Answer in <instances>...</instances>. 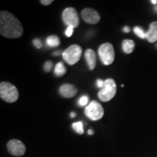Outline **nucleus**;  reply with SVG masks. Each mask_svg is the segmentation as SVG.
Returning a JSON list of instances; mask_svg holds the SVG:
<instances>
[{
  "label": "nucleus",
  "mask_w": 157,
  "mask_h": 157,
  "mask_svg": "<svg viewBox=\"0 0 157 157\" xmlns=\"http://www.w3.org/2000/svg\"><path fill=\"white\" fill-rule=\"evenodd\" d=\"M40 2L42 3L43 5H50V4L53 2V0H41Z\"/></svg>",
  "instance_id": "nucleus-22"
},
{
  "label": "nucleus",
  "mask_w": 157,
  "mask_h": 157,
  "mask_svg": "<svg viewBox=\"0 0 157 157\" xmlns=\"http://www.w3.org/2000/svg\"><path fill=\"white\" fill-rule=\"evenodd\" d=\"M84 113L93 121H98L103 117V108L99 102L93 101L85 108Z\"/></svg>",
  "instance_id": "nucleus-6"
},
{
  "label": "nucleus",
  "mask_w": 157,
  "mask_h": 157,
  "mask_svg": "<svg viewBox=\"0 0 157 157\" xmlns=\"http://www.w3.org/2000/svg\"><path fill=\"white\" fill-rule=\"evenodd\" d=\"M72 128L75 130L76 132L78 134H83L84 129H83V124L82 121H77V122H74L72 124Z\"/></svg>",
  "instance_id": "nucleus-16"
},
{
  "label": "nucleus",
  "mask_w": 157,
  "mask_h": 157,
  "mask_svg": "<svg viewBox=\"0 0 157 157\" xmlns=\"http://www.w3.org/2000/svg\"><path fill=\"white\" fill-rule=\"evenodd\" d=\"M98 55H99L102 63L105 66L111 65L114 61V48L111 43L102 44L98 49Z\"/></svg>",
  "instance_id": "nucleus-4"
},
{
  "label": "nucleus",
  "mask_w": 157,
  "mask_h": 157,
  "mask_svg": "<svg viewBox=\"0 0 157 157\" xmlns=\"http://www.w3.org/2000/svg\"><path fill=\"white\" fill-rule=\"evenodd\" d=\"M123 31H124V32H126V33H128V32H129V31H130V29H129L128 26H125L124 28L123 29Z\"/></svg>",
  "instance_id": "nucleus-24"
},
{
  "label": "nucleus",
  "mask_w": 157,
  "mask_h": 157,
  "mask_svg": "<svg viewBox=\"0 0 157 157\" xmlns=\"http://www.w3.org/2000/svg\"><path fill=\"white\" fill-rule=\"evenodd\" d=\"M82 54V49L79 45L73 44L63 52V58L69 65H74L80 60Z\"/></svg>",
  "instance_id": "nucleus-5"
},
{
  "label": "nucleus",
  "mask_w": 157,
  "mask_h": 157,
  "mask_svg": "<svg viewBox=\"0 0 157 157\" xmlns=\"http://www.w3.org/2000/svg\"><path fill=\"white\" fill-rule=\"evenodd\" d=\"M82 17L86 23L96 24L101 20V16L97 11L93 8H85L82 11Z\"/></svg>",
  "instance_id": "nucleus-9"
},
{
  "label": "nucleus",
  "mask_w": 157,
  "mask_h": 157,
  "mask_svg": "<svg viewBox=\"0 0 157 157\" xmlns=\"http://www.w3.org/2000/svg\"><path fill=\"white\" fill-rule=\"evenodd\" d=\"M134 33L137 35V36H139L141 39H146V33L144 32V31L139 26H135L133 29Z\"/></svg>",
  "instance_id": "nucleus-17"
},
{
  "label": "nucleus",
  "mask_w": 157,
  "mask_h": 157,
  "mask_svg": "<svg viewBox=\"0 0 157 157\" xmlns=\"http://www.w3.org/2000/svg\"><path fill=\"white\" fill-rule=\"evenodd\" d=\"M7 150L10 154L13 156H21L25 154V146L21 140L13 139L10 140L7 145Z\"/></svg>",
  "instance_id": "nucleus-8"
},
{
  "label": "nucleus",
  "mask_w": 157,
  "mask_h": 157,
  "mask_svg": "<svg viewBox=\"0 0 157 157\" xmlns=\"http://www.w3.org/2000/svg\"><path fill=\"white\" fill-rule=\"evenodd\" d=\"M135 42L131 39H125L122 42V48L124 52L127 54L132 53L135 48Z\"/></svg>",
  "instance_id": "nucleus-13"
},
{
  "label": "nucleus",
  "mask_w": 157,
  "mask_h": 157,
  "mask_svg": "<svg viewBox=\"0 0 157 157\" xmlns=\"http://www.w3.org/2000/svg\"><path fill=\"white\" fill-rule=\"evenodd\" d=\"M88 134H89V135H93L94 132H93V129H89V130H88Z\"/></svg>",
  "instance_id": "nucleus-25"
},
{
  "label": "nucleus",
  "mask_w": 157,
  "mask_h": 157,
  "mask_svg": "<svg viewBox=\"0 0 157 157\" xmlns=\"http://www.w3.org/2000/svg\"><path fill=\"white\" fill-rule=\"evenodd\" d=\"M33 44H34V46L36 47V48H38V49H40L41 48H42V42H41V41L39 40V39H34V40H33Z\"/></svg>",
  "instance_id": "nucleus-20"
},
{
  "label": "nucleus",
  "mask_w": 157,
  "mask_h": 157,
  "mask_svg": "<svg viewBox=\"0 0 157 157\" xmlns=\"http://www.w3.org/2000/svg\"><path fill=\"white\" fill-rule=\"evenodd\" d=\"M0 97L7 103H15L18 99L19 93L15 85L3 82L0 84Z\"/></svg>",
  "instance_id": "nucleus-2"
},
{
  "label": "nucleus",
  "mask_w": 157,
  "mask_h": 157,
  "mask_svg": "<svg viewBox=\"0 0 157 157\" xmlns=\"http://www.w3.org/2000/svg\"><path fill=\"white\" fill-rule=\"evenodd\" d=\"M103 84H104V82L102 79H98L97 80V86L98 87L102 88V87L103 86Z\"/></svg>",
  "instance_id": "nucleus-23"
},
{
  "label": "nucleus",
  "mask_w": 157,
  "mask_h": 157,
  "mask_svg": "<svg viewBox=\"0 0 157 157\" xmlns=\"http://www.w3.org/2000/svg\"><path fill=\"white\" fill-rule=\"evenodd\" d=\"M75 116H76L75 113H74V112L71 113V117H75Z\"/></svg>",
  "instance_id": "nucleus-26"
},
{
  "label": "nucleus",
  "mask_w": 157,
  "mask_h": 157,
  "mask_svg": "<svg viewBox=\"0 0 157 157\" xmlns=\"http://www.w3.org/2000/svg\"><path fill=\"white\" fill-rule=\"evenodd\" d=\"M74 28L73 26H68V28L66 31V36H67L68 37L71 36V35L73 34V33H74Z\"/></svg>",
  "instance_id": "nucleus-21"
},
{
  "label": "nucleus",
  "mask_w": 157,
  "mask_h": 157,
  "mask_svg": "<svg viewBox=\"0 0 157 157\" xmlns=\"http://www.w3.org/2000/svg\"><path fill=\"white\" fill-rule=\"evenodd\" d=\"M60 94L66 98H73L77 94L78 90L75 86L71 84H64L59 89Z\"/></svg>",
  "instance_id": "nucleus-10"
},
{
  "label": "nucleus",
  "mask_w": 157,
  "mask_h": 157,
  "mask_svg": "<svg viewBox=\"0 0 157 157\" xmlns=\"http://www.w3.org/2000/svg\"><path fill=\"white\" fill-rule=\"evenodd\" d=\"M156 10H157V7H156Z\"/></svg>",
  "instance_id": "nucleus-28"
},
{
  "label": "nucleus",
  "mask_w": 157,
  "mask_h": 157,
  "mask_svg": "<svg viewBox=\"0 0 157 157\" xmlns=\"http://www.w3.org/2000/svg\"><path fill=\"white\" fill-rule=\"evenodd\" d=\"M146 39L151 43H154L157 40V22L151 23L148 31L146 32Z\"/></svg>",
  "instance_id": "nucleus-12"
},
{
  "label": "nucleus",
  "mask_w": 157,
  "mask_h": 157,
  "mask_svg": "<svg viewBox=\"0 0 157 157\" xmlns=\"http://www.w3.org/2000/svg\"><path fill=\"white\" fill-rule=\"evenodd\" d=\"M62 18L65 24L68 26L76 28L79 24V18L76 9L74 7H67L63 12Z\"/></svg>",
  "instance_id": "nucleus-7"
},
{
  "label": "nucleus",
  "mask_w": 157,
  "mask_h": 157,
  "mask_svg": "<svg viewBox=\"0 0 157 157\" xmlns=\"http://www.w3.org/2000/svg\"><path fill=\"white\" fill-rule=\"evenodd\" d=\"M23 29L16 17L7 11L0 13V34L9 39H17L22 36Z\"/></svg>",
  "instance_id": "nucleus-1"
},
{
  "label": "nucleus",
  "mask_w": 157,
  "mask_h": 157,
  "mask_svg": "<svg viewBox=\"0 0 157 157\" xmlns=\"http://www.w3.org/2000/svg\"><path fill=\"white\" fill-rule=\"evenodd\" d=\"M54 72L57 76H61L66 74V68H65L64 65L62 62H59L58 63L56 64Z\"/></svg>",
  "instance_id": "nucleus-15"
},
{
  "label": "nucleus",
  "mask_w": 157,
  "mask_h": 157,
  "mask_svg": "<svg viewBox=\"0 0 157 157\" xmlns=\"http://www.w3.org/2000/svg\"><path fill=\"white\" fill-rule=\"evenodd\" d=\"M151 2L152 4H156V2H157V1H156V0H155V1H151Z\"/></svg>",
  "instance_id": "nucleus-27"
},
{
  "label": "nucleus",
  "mask_w": 157,
  "mask_h": 157,
  "mask_svg": "<svg viewBox=\"0 0 157 157\" xmlns=\"http://www.w3.org/2000/svg\"><path fill=\"white\" fill-rule=\"evenodd\" d=\"M60 39L56 35H51L47 39V44L50 47H57L60 44Z\"/></svg>",
  "instance_id": "nucleus-14"
},
{
  "label": "nucleus",
  "mask_w": 157,
  "mask_h": 157,
  "mask_svg": "<svg viewBox=\"0 0 157 157\" xmlns=\"http://www.w3.org/2000/svg\"><path fill=\"white\" fill-rule=\"evenodd\" d=\"M52 66H53V64L51 61H47L45 63L44 66V69L46 72H50L51 70H52Z\"/></svg>",
  "instance_id": "nucleus-19"
},
{
  "label": "nucleus",
  "mask_w": 157,
  "mask_h": 157,
  "mask_svg": "<svg viewBox=\"0 0 157 157\" xmlns=\"http://www.w3.org/2000/svg\"><path fill=\"white\" fill-rule=\"evenodd\" d=\"M84 56H85V59L87 60L89 68L90 70H93L96 66V60H97L95 51L92 49H88L85 51Z\"/></svg>",
  "instance_id": "nucleus-11"
},
{
  "label": "nucleus",
  "mask_w": 157,
  "mask_h": 157,
  "mask_svg": "<svg viewBox=\"0 0 157 157\" xmlns=\"http://www.w3.org/2000/svg\"><path fill=\"white\" fill-rule=\"evenodd\" d=\"M87 103H88V97L86 95L82 96V97L79 99V101H78V104H79L81 106H84V105H87Z\"/></svg>",
  "instance_id": "nucleus-18"
},
{
  "label": "nucleus",
  "mask_w": 157,
  "mask_h": 157,
  "mask_svg": "<svg viewBox=\"0 0 157 157\" xmlns=\"http://www.w3.org/2000/svg\"><path fill=\"white\" fill-rule=\"evenodd\" d=\"M117 93V84L112 78H108L104 81L103 86L98 93V98L103 102L111 101Z\"/></svg>",
  "instance_id": "nucleus-3"
}]
</instances>
